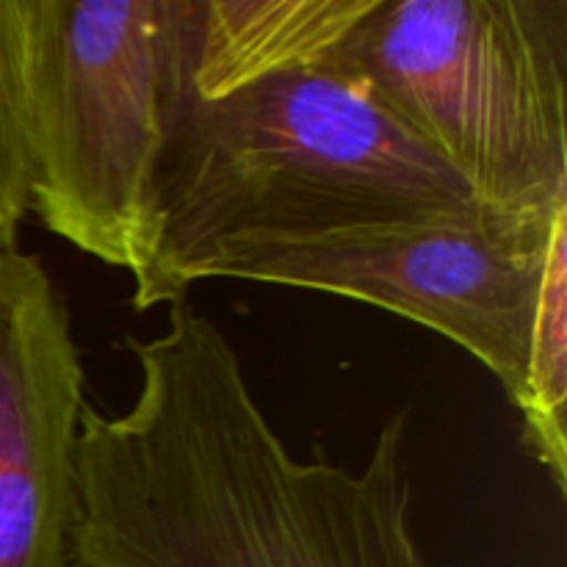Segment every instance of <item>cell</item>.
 Segmentation results:
<instances>
[{"instance_id": "cell-1", "label": "cell", "mask_w": 567, "mask_h": 567, "mask_svg": "<svg viewBox=\"0 0 567 567\" xmlns=\"http://www.w3.org/2000/svg\"><path fill=\"white\" fill-rule=\"evenodd\" d=\"M131 410L81 408L70 567H441L410 529L404 415L363 471L288 452L210 316L127 338Z\"/></svg>"}, {"instance_id": "cell-2", "label": "cell", "mask_w": 567, "mask_h": 567, "mask_svg": "<svg viewBox=\"0 0 567 567\" xmlns=\"http://www.w3.org/2000/svg\"><path fill=\"white\" fill-rule=\"evenodd\" d=\"M491 210L352 83L277 72L216 100L186 86L172 3L164 138L150 175L133 308L183 302V271L236 238L316 236Z\"/></svg>"}, {"instance_id": "cell-3", "label": "cell", "mask_w": 567, "mask_h": 567, "mask_svg": "<svg viewBox=\"0 0 567 567\" xmlns=\"http://www.w3.org/2000/svg\"><path fill=\"white\" fill-rule=\"evenodd\" d=\"M485 208L567 205V0H377L319 61Z\"/></svg>"}, {"instance_id": "cell-4", "label": "cell", "mask_w": 567, "mask_h": 567, "mask_svg": "<svg viewBox=\"0 0 567 567\" xmlns=\"http://www.w3.org/2000/svg\"><path fill=\"white\" fill-rule=\"evenodd\" d=\"M169 66L172 0H28L31 210L53 236L131 275Z\"/></svg>"}, {"instance_id": "cell-5", "label": "cell", "mask_w": 567, "mask_h": 567, "mask_svg": "<svg viewBox=\"0 0 567 567\" xmlns=\"http://www.w3.org/2000/svg\"><path fill=\"white\" fill-rule=\"evenodd\" d=\"M548 219L476 210L316 236L236 238L183 271V291L210 277L338 293L441 332L480 360L515 404L554 233Z\"/></svg>"}, {"instance_id": "cell-6", "label": "cell", "mask_w": 567, "mask_h": 567, "mask_svg": "<svg viewBox=\"0 0 567 567\" xmlns=\"http://www.w3.org/2000/svg\"><path fill=\"white\" fill-rule=\"evenodd\" d=\"M83 363L39 255L0 249V567H70Z\"/></svg>"}, {"instance_id": "cell-7", "label": "cell", "mask_w": 567, "mask_h": 567, "mask_svg": "<svg viewBox=\"0 0 567 567\" xmlns=\"http://www.w3.org/2000/svg\"><path fill=\"white\" fill-rule=\"evenodd\" d=\"M377 0H177L186 86L216 100L277 72L316 66Z\"/></svg>"}, {"instance_id": "cell-8", "label": "cell", "mask_w": 567, "mask_h": 567, "mask_svg": "<svg viewBox=\"0 0 567 567\" xmlns=\"http://www.w3.org/2000/svg\"><path fill=\"white\" fill-rule=\"evenodd\" d=\"M524 437L551 471L559 493L567 491V225L554 233L551 252L537 293L526 352L524 385L515 399Z\"/></svg>"}, {"instance_id": "cell-9", "label": "cell", "mask_w": 567, "mask_h": 567, "mask_svg": "<svg viewBox=\"0 0 567 567\" xmlns=\"http://www.w3.org/2000/svg\"><path fill=\"white\" fill-rule=\"evenodd\" d=\"M25 53L28 0H0V249L17 247L31 210Z\"/></svg>"}]
</instances>
